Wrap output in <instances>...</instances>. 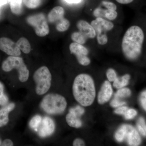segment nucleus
<instances>
[{
  "label": "nucleus",
  "instance_id": "1",
  "mask_svg": "<svg viewBox=\"0 0 146 146\" xmlns=\"http://www.w3.org/2000/svg\"><path fill=\"white\" fill-rule=\"evenodd\" d=\"M73 94L78 102L83 106H89L94 102L96 96L94 80L87 74L76 77L73 85Z\"/></svg>",
  "mask_w": 146,
  "mask_h": 146
},
{
  "label": "nucleus",
  "instance_id": "2",
  "mask_svg": "<svg viewBox=\"0 0 146 146\" xmlns=\"http://www.w3.org/2000/svg\"><path fill=\"white\" fill-rule=\"evenodd\" d=\"M144 40L143 30L137 26H133L128 29L122 42V50L128 59L134 60L141 54Z\"/></svg>",
  "mask_w": 146,
  "mask_h": 146
},
{
  "label": "nucleus",
  "instance_id": "3",
  "mask_svg": "<svg viewBox=\"0 0 146 146\" xmlns=\"http://www.w3.org/2000/svg\"><path fill=\"white\" fill-rule=\"evenodd\" d=\"M67 106V101L64 97L54 94L46 95L40 105L42 110L50 115H58L63 113Z\"/></svg>",
  "mask_w": 146,
  "mask_h": 146
},
{
  "label": "nucleus",
  "instance_id": "4",
  "mask_svg": "<svg viewBox=\"0 0 146 146\" xmlns=\"http://www.w3.org/2000/svg\"><path fill=\"white\" fill-rule=\"evenodd\" d=\"M2 68L5 72H10L13 69H16L21 82H25L28 80L29 71L22 58L18 56H9L3 62Z\"/></svg>",
  "mask_w": 146,
  "mask_h": 146
},
{
  "label": "nucleus",
  "instance_id": "5",
  "mask_svg": "<svg viewBox=\"0 0 146 146\" xmlns=\"http://www.w3.org/2000/svg\"><path fill=\"white\" fill-rule=\"evenodd\" d=\"M35 84V91L39 96L47 93L51 85L52 75L48 68L42 66L37 69L33 76Z\"/></svg>",
  "mask_w": 146,
  "mask_h": 146
},
{
  "label": "nucleus",
  "instance_id": "6",
  "mask_svg": "<svg viewBox=\"0 0 146 146\" xmlns=\"http://www.w3.org/2000/svg\"><path fill=\"white\" fill-rule=\"evenodd\" d=\"M115 138L118 142L126 140L128 144L132 146H138L141 144V136L136 129L129 125L121 126L115 134Z\"/></svg>",
  "mask_w": 146,
  "mask_h": 146
},
{
  "label": "nucleus",
  "instance_id": "7",
  "mask_svg": "<svg viewBox=\"0 0 146 146\" xmlns=\"http://www.w3.org/2000/svg\"><path fill=\"white\" fill-rule=\"evenodd\" d=\"M91 25L96 31L99 44L104 45L107 44L108 38L106 32L113 28L114 25L113 23L101 17H98L91 22Z\"/></svg>",
  "mask_w": 146,
  "mask_h": 146
},
{
  "label": "nucleus",
  "instance_id": "8",
  "mask_svg": "<svg viewBox=\"0 0 146 146\" xmlns=\"http://www.w3.org/2000/svg\"><path fill=\"white\" fill-rule=\"evenodd\" d=\"M65 10L60 6H56L52 9L48 14V21L54 24L58 31L63 32L68 30L70 25V21L64 18Z\"/></svg>",
  "mask_w": 146,
  "mask_h": 146
},
{
  "label": "nucleus",
  "instance_id": "9",
  "mask_svg": "<svg viewBox=\"0 0 146 146\" xmlns=\"http://www.w3.org/2000/svg\"><path fill=\"white\" fill-rule=\"evenodd\" d=\"M27 21L29 25L34 28L35 33L37 36H44L49 33V27L48 22L43 13L29 16L27 18Z\"/></svg>",
  "mask_w": 146,
  "mask_h": 146
},
{
  "label": "nucleus",
  "instance_id": "10",
  "mask_svg": "<svg viewBox=\"0 0 146 146\" xmlns=\"http://www.w3.org/2000/svg\"><path fill=\"white\" fill-rule=\"evenodd\" d=\"M70 50L71 53L76 56L78 63L83 66H87L91 63V60L87 55L89 50L83 45L73 42L70 45Z\"/></svg>",
  "mask_w": 146,
  "mask_h": 146
},
{
  "label": "nucleus",
  "instance_id": "11",
  "mask_svg": "<svg viewBox=\"0 0 146 146\" xmlns=\"http://www.w3.org/2000/svg\"><path fill=\"white\" fill-rule=\"evenodd\" d=\"M0 50L11 56H19L21 53L16 43L7 37L0 38Z\"/></svg>",
  "mask_w": 146,
  "mask_h": 146
},
{
  "label": "nucleus",
  "instance_id": "12",
  "mask_svg": "<svg viewBox=\"0 0 146 146\" xmlns=\"http://www.w3.org/2000/svg\"><path fill=\"white\" fill-rule=\"evenodd\" d=\"M55 128L53 120L49 117H45L42 118L37 131L39 136L45 138L52 135L54 132Z\"/></svg>",
  "mask_w": 146,
  "mask_h": 146
},
{
  "label": "nucleus",
  "instance_id": "13",
  "mask_svg": "<svg viewBox=\"0 0 146 146\" xmlns=\"http://www.w3.org/2000/svg\"><path fill=\"white\" fill-rule=\"evenodd\" d=\"M113 94L112 86L109 81H105L102 85L98 96V102L100 104H104L110 99Z\"/></svg>",
  "mask_w": 146,
  "mask_h": 146
},
{
  "label": "nucleus",
  "instance_id": "14",
  "mask_svg": "<svg viewBox=\"0 0 146 146\" xmlns=\"http://www.w3.org/2000/svg\"><path fill=\"white\" fill-rule=\"evenodd\" d=\"M77 27L79 31L81 32L88 39H93L96 36L95 30L88 22L84 20H80L77 23Z\"/></svg>",
  "mask_w": 146,
  "mask_h": 146
},
{
  "label": "nucleus",
  "instance_id": "15",
  "mask_svg": "<svg viewBox=\"0 0 146 146\" xmlns=\"http://www.w3.org/2000/svg\"><path fill=\"white\" fill-rule=\"evenodd\" d=\"M15 107L14 103H10L0 110V127L6 125L8 123L9 113L13 110Z\"/></svg>",
  "mask_w": 146,
  "mask_h": 146
},
{
  "label": "nucleus",
  "instance_id": "16",
  "mask_svg": "<svg viewBox=\"0 0 146 146\" xmlns=\"http://www.w3.org/2000/svg\"><path fill=\"white\" fill-rule=\"evenodd\" d=\"M80 117L77 115L70 111L66 116V121L70 126L78 128L81 127L82 124Z\"/></svg>",
  "mask_w": 146,
  "mask_h": 146
},
{
  "label": "nucleus",
  "instance_id": "17",
  "mask_svg": "<svg viewBox=\"0 0 146 146\" xmlns=\"http://www.w3.org/2000/svg\"><path fill=\"white\" fill-rule=\"evenodd\" d=\"M21 50L25 54L29 53L31 51V46L28 40L24 37H21L16 42Z\"/></svg>",
  "mask_w": 146,
  "mask_h": 146
},
{
  "label": "nucleus",
  "instance_id": "18",
  "mask_svg": "<svg viewBox=\"0 0 146 146\" xmlns=\"http://www.w3.org/2000/svg\"><path fill=\"white\" fill-rule=\"evenodd\" d=\"M10 5L12 13L19 15L22 12V3L23 0H7Z\"/></svg>",
  "mask_w": 146,
  "mask_h": 146
},
{
  "label": "nucleus",
  "instance_id": "19",
  "mask_svg": "<svg viewBox=\"0 0 146 146\" xmlns=\"http://www.w3.org/2000/svg\"><path fill=\"white\" fill-rule=\"evenodd\" d=\"M130 76L125 74L121 77L117 78L114 81L113 86L117 89H120L127 86L130 79Z\"/></svg>",
  "mask_w": 146,
  "mask_h": 146
},
{
  "label": "nucleus",
  "instance_id": "20",
  "mask_svg": "<svg viewBox=\"0 0 146 146\" xmlns=\"http://www.w3.org/2000/svg\"><path fill=\"white\" fill-rule=\"evenodd\" d=\"M71 38L74 42L82 45L85 44L88 39L86 36L80 31L73 33L71 35Z\"/></svg>",
  "mask_w": 146,
  "mask_h": 146
},
{
  "label": "nucleus",
  "instance_id": "21",
  "mask_svg": "<svg viewBox=\"0 0 146 146\" xmlns=\"http://www.w3.org/2000/svg\"><path fill=\"white\" fill-rule=\"evenodd\" d=\"M42 118L41 116L36 115L32 118L29 122V126L32 129L37 131V129L42 122Z\"/></svg>",
  "mask_w": 146,
  "mask_h": 146
},
{
  "label": "nucleus",
  "instance_id": "22",
  "mask_svg": "<svg viewBox=\"0 0 146 146\" xmlns=\"http://www.w3.org/2000/svg\"><path fill=\"white\" fill-rule=\"evenodd\" d=\"M131 94V91L128 88H122L118 90L115 94V98H123L129 97Z\"/></svg>",
  "mask_w": 146,
  "mask_h": 146
},
{
  "label": "nucleus",
  "instance_id": "23",
  "mask_svg": "<svg viewBox=\"0 0 146 146\" xmlns=\"http://www.w3.org/2000/svg\"><path fill=\"white\" fill-rule=\"evenodd\" d=\"M137 127L140 133L143 136H146V124L143 118L141 117L139 118Z\"/></svg>",
  "mask_w": 146,
  "mask_h": 146
},
{
  "label": "nucleus",
  "instance_id": "24",
  "mask_svg": "<svg viewBox=\"0 0 146 146\" xmlns=\"http://www.w3.org/2000/svg\"><path fill=\"white\" fill-rule=\"evenodd\" d=\"M102 13L103 16H104L110 21L115 20L118 15L117 12L116 11L110 10L107 9H103Z\"/></svg>",
  "mask_w": 146,
  "mask_h": 146
},
{
  "label": "nucleus",
  "instance_id": "25",
  "mask_svg": "<svg viewBox=\"0 0 146 146\" xmlns=\"http://www.w3.org/2000/svg\"><path fill=\"white\" fill-rule=\"evenodd\" d=\"M24 4L28 8L35 9L39 7L41 4V0H23Z\"/></svg>",
  "mask_w": 146,
  "mask_h": 146
},
{
  "label": "nucleus",
  "instance_id": "26",
  "mask_svg": "<svg viewBox=\"0 0 146 146\" xmlns=\"http://www.w3.org/2000/svg\"><path fill=\"white\" fill-rule=\"evenodd\" d=\"M106 76L108 80L110 82H114L117 78V74L113 69H108L106 72Z\"/></svg>",
  "mask_w": 146,
  "mask_h": 146
},
{
  "label": "nucleus",
  "instance_id": "27",
  "mask_svg": "<svg viewBox=\"0 0 146 146\" xmlns=\"http://www.w3.org/2000/svg\"><path fill=\"white\" fill-rule=\"evenodd\" d=\"M137 115V112L136 110L135 109L131 108L127 110L124 116L126 119L129 120L135 117Z\"/></svg>",
  "mask_w": 146,
  "mask_h": 146
},
{
  "label": "nucleus",
  "instance_id": "28",
  "mask_svg": "<svg viewBox=\"0 0 146 146\" xmlns=\"http://www.w3.org/2000/svg\"><path fill=\"white\" fill-rule=\"evenodd\" d=\"M70 111L73 112L80 117H81L82 115H83L84 112V110L83 108L79 106H78L74 108H71L70 110Z\"/></svg>",
  "mask_w": 146,
  "mask_h": 146
},
{
  "label": "nucleus",
  "instance_id": "29",
  "mask_svg": "<svg viewBox=\"0 0 146 146\" xmlns=\"http://www.w3.org/2000/svg\"><path fill=\"white\" fill-rule=\"evenodd\" d=\"M110 105L113 107H119L126 104L125 102L120 100L119 99L115 98L110 102Z\"/></svg>",
  "mask_w": 146,
  "mask_h": 146
},
{
  "label": "nucleus",
  "instance_id": "30",
  "mask_svg": "<svg viewBox=\"0 0 146 146\" xmlns=\"http://www.w3.org/2000/svg\"><path fill=\"white\" fill-rule=\"evenodd\" d=\"M102 3L103 5L105 7H106L108 10L113 11L117 10V6L113 3L103 1L102 2Z\"/></svg>",
  "mask_w": 146,
  "mask_h": 146
},
{
  "label": "nucleus",
  "instance_id": "31",
  "mask_svg": "<svg viewBox=\"0 0 146 146\" xmlns=\"http://www.w3.org/2000/svg\"><path fill=\"white\" fill-rule=\"evenodd\" d=\"M140 101L142 107L146 111V90L141 93L140 97Z\"/></svg>",
  "mask_w": 146,
  "mask_h": 146
},
{
  "label": "nucleus",
  "instance_id": "32",
  "mask_svg": "<svg viewBox=\"0 0 146 146\" xmlns=\"http://www.w3.org/2000/svg\"><path fill=\"white\" fill-rule=\"evenodd\" d=\"M129 108L125 106H121L115 110V112L118 115H124Z\"/></svg>",
  "mask_w": 146,
  "mask_h": 146
},
{
  "label": "nucleus",
  "instance_id": "33",
  "mask_svg": "<svg viewBox=\"0 0 146 146\" xmlns=\"http://www.w3.org/2000/svg\"><path fill=\"white\" fill-rule=\"evenodd\" d=\"M73 145L74 146H82L85 145V143L83 140L80 138H76L73 142Z\"/></svg>",
  "mask_w": 146,
  "mask_h": 146
},
{
  "label": "nucleus",
  "instance_id": "34",
  "mask_svg": "<svg viewBox=\"0 0 146 146\" xmlns=\"http://www.w3.org/2000/svg\"><path fill=\"white\" fill-rule=\"evenodd\" d=\"M8 98L6 95H5L0 98V105L5 106L8 102Z\"/></svg>",
  "mask_w": 146,
  "mask_h": 146
},
{
  "label": "nucleus",
  "instance_id": "35",
  "mask_svg": "<svg viewBox=\"0 0 146 146\" xmlns=\"http://www.w3.org/2000/svg\"><path fill=\"white\" fill-rule=\"evenodd\" d=\"M1 145L3 146H12L13 145V142L10 139H7L3 141Z\"/></svg>",
  "mask_w": 146,
  "mask_h": 146
},
{
  "label": "nucleus",
  "instance_id": "36",
  "mask_svg": "<svg viewBox=\"0 0 146 146\" xmlns=\"http://www.w3.org/2000/svg\"><path fill=\"white\" fill-rule=\"evenodd\" d=\"M65 2L69 4H78L81 2L82 0H63Z\"/></svg>",
  "mask_w": 146,
  "mask_h": 146
},
{
  "label": "nucleus",
  "instance_id": "37",
  "mask_svg": "<svg viewBox=\"0 0 146 146\" xmlns=\"http://www.w3.org/2000/svg\"><path fill=\"white\" fill-rule=\"evenodd\" d=\"M118 3L122 4H127L133 1V0H116Z\"/></svg>",
  "mask_w": 146,
  "mask_h": 146
},
{
  "label": "nucleus",
  "instance_id": "38",
  "mask_svg": "<svg viewBox=\"0 0 146 146\" xmlns=\"http://www.w3.org/2000/svg\"><path fill=\"white\" fill-rule=\"evenodd\" d=\"M5 94L4 93V86L0 82V98L4 96Z\"/></svg>",
  "mask_w": 146,
  "mask_h": 146
},
{
  "label": "nucleus",
  "instance_id": "39",
  "mask_svg": "<svg viewBox=\"0 0 146 146\" xmlns=\"http://www.w3.org/2000/svg\"><path fill=\"white\" fill-rule=\"evenodd\" d=\"M7 0H0V9L2 7L7 3Z\"/></svg>",
  "mask_w": 146,
  "mask_h": 146
},
{
  "label": "nucleus",
  "instance_id": "40",
  "mask_svg": "<svg viewBox=\"0 0 146 146\" xmlns=\"http://www.w3.org/2000/svg\"><path fill=\"white\" fill-rule=\"evenodd\" d=\"M1 139H0V146L1 145Z\"/></svg>",
  "mask_w": 146,
  "mask_h": 146
}]
</instances>
